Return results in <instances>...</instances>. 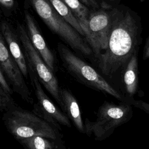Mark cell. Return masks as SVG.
I'll return each instance as SVG.
<instances>
[{
	"mask_svg": "<svg viewBox=\"0 0 149 149\" xmlns=\"http://www.w3.org/2000/svg\"><path fill=\"white\" fill-rule=\"evenodd\" d=\"M112 27L107 49L98 57V66L106 76L112 77L126 68L134 54L139 51L142 37L141 17L127 8L111 12Z\"/></svg>",
	"mask_w": 149,
	"mask_h": 149,
	"instance_id": "cell-1",
	"label": "cell"
},
{
	"mask_svg": "<svg viewBox=\"0 0 149 149\" xmlns=\"http://www.w3.org/2000/svg\"><path fill=\"white\" fill-rule=\"evenodd\" d=\"M13 107L3 115L8 130L18 140L41 136L55 140L59 134L56 127L37 114Z\"/></svg>",
	"mask_w": 149,
	"mask_h": 149,
	"instance_id": "cell-2",
	"label": "cell"
},
{
	"mask_svg": "<svg viewBox=\"0 0 149 149\" xmlns=\"http://www.w3.org/2000/svg\"><path fill=\"white\" fill-rule=\"evenodd\" d=\"M33 8L50 29L60 36L72 48L84 55H90L91 49L80 34L53 8L48 0H31Z\"/></svg>",
	"mask_w": 149,
	"mask_h": 149,
	"instance_id": "cell-3",
	"label": "cell"
},
{
	"mask_svg": "<svg viewBox=\"0 0 149 149\" xmlns=\"http://www.w3.org/2000/svg\"><path fill=\"white\" fill-rule=\"evenodd\" d=\"M131 112V108L128 104L116 105L105 102L99 108L95 121L86 119L84 133L93 134L96 140H104L116 127L127 120Z\"/></svg>",
	"mask_w": 149,
	"mask_h": 149,
	"instance_id": "cell-4",
	"label": "cell"
},
{
	"mask_svg": "<svg viewBox=\"0 0 149 149\" xmlns=\"http://www.w3.org/2000/svg\"><path fill=\"white\" fill-rule=\"evenodd\" d=\"M17 30L25 55L29 61V65L37 73L39 80L62 109L63 102L61 95V89L53 72L47 66L40 54L35 49L27 32L20 24H17Z\"/></svg>",
	"mask_w": 149,
	"mask_h": 149,
	"instance_id": "cell-5",
	"label": "cell"
},
{
	"mask_svg": "<svg viewBox=\"0 0 149 149\" xmlns=\"http://www.w3.org/2000/svg\"><path fill=\"white\" fill-rule=\"evenodd\" d=\"M59 54L68 68L81 80L91 87L122 100L120 94L115 90L94 68L76 56L67 47L59 45Z\"/></svg>",
	"mask_w": 149,
	"mask_h": 149,
	"instance_id": "cell-6",
	"label": "cell"
},
{
	"mask_svg": "<svg viewBox=\"0 0 149 149\" xmlns=\"http://www.w3.org/2000/svg\"><path fill=\"white\" fill-rule=\"evenodd\" d=\"M84 36L97 56L105 50L108 46L112 27L111 12L101 9L89 15L87 19L79 22Z\"/></svg>",
	"mask_w": 149,
	"mask_h": 149,
	"instance_id": "cell-7",
	"label": "cell"
},
{
	"mask_svg": "<svg viewBox=\"0 0 149 149\" xmlns=\"http://www.w3.org/2000/svg\"><path fill=\"white\" fill-rule=\"evenodd\" d=\"M29 73L38 102V104L34 106L36 114L38 113L40 117L49 122L57 129H60V125L70 127L71 124L69 118L54 105L45 94L38 78L37 77L34 70L29 65Z\"/></svg>",
	"mask_w": 149,
	"mask_h": 149,
	"instance_id": "cell-8",
	"label": "cell"
},
{
	"mask_svg": "<svg viewBox=\"0 0 149 149\" xmlns=\"http://www.w3.org/2000/svg\"><path fill=\"white\" fill-rule=\"evenodd\" d=\"M3 39V37L1 34L0 36L1 69L10 80L15 90L26 102L33 104V99L23 78V74L11 54H9Z\"/></svg>",
	"mask_w": 149,
	"mask_h": 149,
	"instance_id": "cell-9",
	"label": "cell"
},
{
	"mask_svg": "<svg viewBox=\"0 0 149 149\" xmlns=\"http://www.w3.org/2000/svg\"><path fill=\"white\" fill-rule=\"evenodd\" d=\"M25 19L29 32V36L32 44L40 54V56L47 66L54 72L55 68V59L52 52L48 47L47 43L40 33L33 17L29 12L26 13Z\"/></svg>",
	"mask_w": 149,
	"mask_h": 149,
	"instance_id": "cell-10",
	"label": "cell"
},
{
	"mask_svg": "<svg viewBox=\"0 0 149 149\" xmlns=\"http://www.w3.org/2000/svg\"><path fill=\"white\" fill-rule=\"evenodd\" d=\"M1 33L9 46L12 56L17 64L23 76L27 77L29 70L23 52L20 48L15 34L9 24L5 22L1 23Z\"/></svg>",
	"mask_w": 149,
	"mask_h": 149,
	"instance_id": "cell-11",
	"label": "cell"
},
{
	"mask_svg": "<svg viewBox=\"0 0 149 149\" xmlns=\"http://www.w3.org/2000/svg\"><path fill=\"white\" fill-rule=\"evenodd\" d=\"M61 95L63 102L62 109L73 123L77 129L84 133V124L83 123L80 108L77 101L72 93L66 89H61Z\"/></svg>",
	"mask_w": 149,
	"mask_h": 149,
	"instance_id": "cell-12",
	"label": "cell"
},
{
	"mask_svg": "<svg viewBox=\"0 0 149 149\" xmlns=\"http://www.w3.org/2000/svg\"><path fill=\"white\" fill-rule=\"evenodd\" d=\"M123 81L127 93L130 96L133 95L139 86L138 51L132 56L124 70Z\"/></svg>",
	"mask_w": 149,
	"mask_h": 149,
	"instance_id": "cell-13",
	"label": "cell"
},
{
	"mask_svg": "<svg viewBox=\"0 0 149 149\" xmlns=\"http://www.w3.org/2000/svg\"><path fill=\"white\" fill-rule=\"evenodd\" d=\"M55 10L66 20L81 36H84L80 23L71 9L62 0H48Z\"/></svg>",
	"mask_w": 149,
	"mask_h": 149,
	"instance_id": "cell-14",
	"label": "cell"
},
{
	"mask_svg": "<svg viewBox=\"0 0 149 149\" xmlns=\"http://www.w3.org/2000/svg\"><path fill=\"white\" fill-rule=\"evenodd\" d=\"M46 137L34 136L20 140L27 149H53V143Z\"/></svg>",
	"mask_w": 149,
	"mask_h": 149,
	"instance_id": "cell-15",
	"label": "cell"
},
{
	"mask_svg": "<svg viewBox=\"0 0 149 149\" xmlns=\"http://www.w3.org/2000/svg\"><path fill=\"white\" fill-rule=\"evenodd\" d=\"M71 9L79 22L86 20L89 16L88 8L79 0H62Z\"/></svg>",
	"mask_w": 149,
	"mask_h": 149,
	"instance_id": "cell-16",
	"label": "cell"
},
{
	"mask_svg": "<svg viewBox=\"0 0 149 149\" xmlns=\"http://www.w3.org/2000/svg\"><path fill=\"white\" fill-rule=\"evenodd\" d=\"M14 102L10 94L6 93L0 88V108L1 111L6 110L14 107Z\"/></svg>",
	"mask_w": 149,
	"mask_h": 149,
	"instance_id": "cell-17",
	"label": "cell"
},
{
	"mask_svg": "<svg viewBox=\"0 0 149 149\" xmlns=\"http://www.w3.org/2000/svg\"><path fill=\"white\" fill-rule=\"evenodd\" d=\"M3 72L1 69H0V88L2 89L6 93L12 94V90L8 85L3 74Z\"/></svg>",
	"mask_w": 149,
	"mask_h": 149,
	"instance_id": "cell-18",
	"label": "cell"
},
{
	"mask_svg": "<svg viewBox=\"0 0 149 149\" xmlns=\"http://www.w3.org/2000/svg\"><path fill=\"white\" fill-rule=\"evenodd\" d=\"M132 104H133L135 106L140 108L141 109L144 110L145 111L148 112H149V104H147L141 101H132Z\"/></svg>",
	"mask_w": 149,
	"mask_h": 149,
	"instance_id": "cell-19",
	"label": "cell"
},
{
	"mask_svg": "<svg viewBox=\"0 0 149 149\" xmlns=\"http://www.w3.org/2000/svg\"><path fill=\"white\" fill-rule=\"evenodd\" d=\"M143 58L144 60H146L149 58V34L146 39V43L144 47Z\"/></svg>",
	"mask_w": 149,
	"mask_h": 149,
	"instance_id": "cell-20",
	"label": "cell"
},
{
	"mask_svg": "<svg viewBox=\"0 0 149 149\" xmlns=\"http://www.w3.org/2000/svg\"><path fill=\"white\" fill-rule=\"evenodd\" d=\"M79 1L83 3H84L87 6H91L94 8H97L98 6V4L95 0H79Z\"/></svg>",
	"mask_w": 149,
	"mask_h": 149,
	"instance_id": "cell-21",
	"label": "cell"
},
{
	"mask_svg": "<svg viewBox=\"0 0 149 149\" xmlns=\"http://www.w3.org/2000/svg\"><path fill=\"white\" fill-rule=\"evenodd\" d=\"M1 3L6 8H11L13 5V0H0Z\"/></svg>",
	"mask_w": 149,
	"mask_h": 149,
	"instance_id": "cell-22",
	"label": "cell"
},
{
	"mask_svg": "<svg viewBox=\"0 0 149 149\" xmlns=\"http://www.w3.org/2000/svg\"><path fill=\"white\" fill-rule=\"evenodd\" d=\"M140 2H144L145 1V0H140Z\"/></svg>",
	"mask_w": 149,
	"mask_h": 149,
	"instance_id": "cell-23",
	"label": "cell"
},
{
	"mask_svg": "<svg viewBox=\"0 0 149 149\" xmlns=\"http://www.w3.org/2000/svg\"><path fill=\"white\" fill-rule=\"evenodd\" d=\"M110 1H113V0H110Z\"/></svg>",
	"mask_w": 149,
	"mask_h": 149,
	"instance_id": "cell-24",
	"label": "cell"
},
{
	"mask_svg": "<svg viewBox=\"0 0 149 149\" xmlns=\"http://www.w3.org/2000/svg\"><path fill=\"white\" fill-rule=\"evenodd\" d=\"M148 22H149V20H148Z\"/></svg>",
	"mask_w": 149,
	"mask_h": 149,
	"instance_id": "cell-25",
	"label": "cell"
}]
</instances>
